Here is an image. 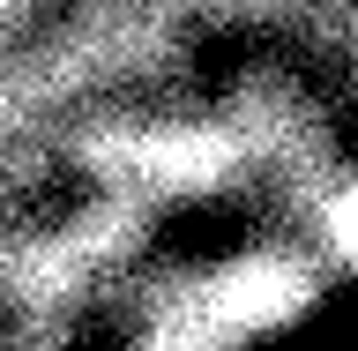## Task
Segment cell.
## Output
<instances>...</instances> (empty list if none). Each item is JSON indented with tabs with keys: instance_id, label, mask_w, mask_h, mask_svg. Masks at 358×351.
<instances>
[{
	"instance_id": "6da1fadb",
	"label": "cell",
	"mask_w": 358,
	"mask_h": 351,
	"mask_svg": "<svg viewBox=\"0 0 358 351\" xmlns=\"http://www.w3.org/2000/svg\"><path fill=\"white\" fill-rule=\"evenodd\" d=\"M22 269L52 351H268L358 314V112L224 75L83 142Z\"/></svg>"
}]
</instances>
